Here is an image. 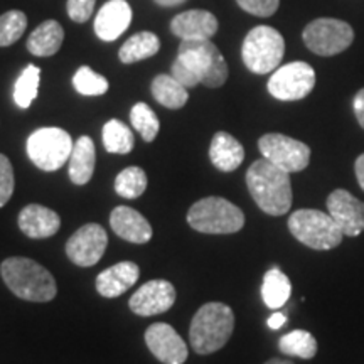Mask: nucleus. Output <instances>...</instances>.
Masks as SVG:
<instances>
[{"mask_svg": "<svg viewBox=\"0 0 364 364\" xmlns=\"http://www.w3.org/2000/svg\"><path fill=\"white\" fill-rule=\"evenodd\" d=\"M353 108H354V115H356L359 125L364 129V88L359 90L356 93V97H354Z\"/></svg>", "mask_w": 364, "mask_h": 364, "instance_id": "nucleus-38", "label": "nucleus"}, {"mask_svg": "<svg viewBox=\"0 0 364 364\" xmlns=\"http://www.w3.org/2000/svg\"><path fill=\"white\" fill-rule=\"evenodd\" d=\"M171 75L174 76V78L179 81L181 85H184L186 88H194V86L199 85V80L196 78V76L191 73L188 68H186L179 59L176 58L174 65H172V70H171Z\"/></svg>", "mask_w": 364, "mask_h": 364, "instance_id": "nucleus-37", "label": "nucleus"}, {"mask_svg": "<svg viewBox=\"0 0 364 364\" xmlns=\"http://www.w3.org/2000/svg\"><path fill=\"white\" fill-rule=\"evenodd\" d=\"M209 159L221 172H233L245 161V149L233 135L218 132L209 145Z\"/></svg>", "mask_w": 364, "mask_h": 364, "instance_id": "nucleus-21", "label": "nucleus"}, {"mask_svg": "<svg viewBox=\"0 0 364 364\" xmlns=\"http://www.w3.org/2000/svg\"><path fill=\"white\" fill-rule=\"evenodd\" d=\"M265 364H294L292 361H289V359H280V358H273L270 361H267Z\"/></svg>", "mask_w": 364, "mask_h": 364, "instance_id": "nucleus-42", "label": "nucleus"}, {"mask_svg": "<svg viewBox=\"0 0 364 364\" xmlns=\"http://www.w3.org/2000/svg\"><path fill=\"white\" fill-rule=\"evenodd\" d=\"M0 275L9 290L27 302H49L58 294L56 280L51 272L31 258H7L0 265Z\"/></svg>", "mask_w": 364, "mask_h": 364, "instance_id": "nucleus-2", "label": "nucleus"}, {"mask_svg": "<svg viewBox=\"0 0 364 364\" xmlns=\"http://www.w3.org/2000/svg\"><path fill=\"white\" fill-rule=\"evenodd\" d=\"M290 294H292V284L280 268L273 267L272 270L265 273L262 285V297L268 309L279 311L290 299Z\"/></svg>", "mask_w": 364, "mask_h": 364, "instance_id": "nucleus-24", "label": "nucleus"}, {"mask_svg": "<svg viewBox=\"0 0 364 364\" xmlns=\"http://www.w3.org/2000/svg\"><path fill=\"white\" fill-rule=\"evenodd\" d=\"M152 97L162 107L179 110L188 103V88L181 85L172 75H159L152 81Z\"/></svg>", "mask_w": 364, "mask_h": 364, "instance_id": "nucleus-25", "label": "nucleus"}, {"mask_svg": "<svg viewBox=\"0 0 364 364\" xmlns=\"http://www.w3.org/2000/svg\"><path fill=\"white\" fill-rule=\"evenodd\" d=\"M186 0H156V4L162 7H176V6H181V4H184Z\"/></svg>", "mask_w": 364, "mask_h": 364, "instance_id": "nucleus-41", "label": "nucleus"}, {"mask_svg": "<svg viewBox=\"0 0 364 364\" xmlns=\"http://www.w3.org/2000/svg\"><path fill=\"white\" fill-rule=\"evenodd\" d=\"M282 354L300 359H312L317 354V341L309 331H292L279 341Z\"/></svg>", "mask_w": 364, "mask_h": 364, "instance_id": "nucleus-28", "label": "nucleus"}, {"mask_svg": "<svg viewBox=\"0 0 364 364\" xmlns=\"http://www.w3.org/2000/svg\"><path fill=\"white\" fill-rule=\"evenodd\" d=\"M316 86V71L304 61L289 63L277 68L268 80V93L282 102H297L306 98Z\"/></svg>", "mask_w": 364, "mask_h": 364, "instance_id": "nucleus-10", "label": "nucleus"}, {"mask_svg": "<svg viewBox=\"0 0 364 364\" xmlns=\"http://www.w3.org/2000/svg\"><path fill=\"white\" fill-rule=\"evenodd\" d=\"M107 245V231L97 223H88L66 241V255L75 265L88 268L102 260Z\"/></svg>", "mask_w": 364, "mask_h": 364, "instance_id": "nucleus-12", "label": "nucleus"}, {"mask_svg": "<svg viewBox=\"0 0 364 364\" xmlns=\"http://www.w3.org/2000/svg\"><path fill=\"white\" fill-rule=\"evenodd\" d=\"M235 329V314L223 302H209L194 314L189 343L196 353L206 356L225 348Z\"/></svg>", "mask_w": 364, "mask_h": 364, "instance_id": "nucleus-3", "label": "nucleus"}, {"mask_svg": "<svg viewBox=\"0 0 364 364\" xmlns=\"http://www.w3.org/2000/svg\"><path fill=\"white\" fill-rule=\"evenodd\" d=\"M110 226L117 236L129 243L144 245L152 238V226L139 211L129 206H117L110 215Z\"/></svg>", "mask_w": 364, "mask_h": 364, "instance_id": "nucleus-18", "label": "nucleus"}, {"mask_svg": "<svg viewBox=\"0 0 364 364\" xmlns=\"http://www.w3.org/2000/svg\"><path fill=\"white\" fill-rule=\"evenodd\" d=\"M285 322H287V317L284 316V314L275 312V314H272L270 318H268L267 324H268V327H270V329H280V327L284 326Z\"/></svg>", "mask_w": 364, "mask_h": 364, "instance_id": "nucleus-40", "label": "nucleus"}, {"mask_svg": "<svg viewBox=\"0 0 364 364\" xmlns=\"http://www.w3.org/2000/svg\"><path fill=\"white\" fill-rule=\"evenodd\" d=\"M65 41V31L59 22L46 21L33 31V34L27 39V49L31 54L39 58L54 56L61 49Z\"/></svg>", "mask_w": 364, "mask_h": 364, "instance_id": "nucleus-23", "label": "nucleus"}, {"mask_svg": "<svg viewBox=\"0 0 364 364\" xmlns=\"http://www.w3.org/2000/svg\"><path fill=\"white\" fill-rule=\"evenodd\" d=\"M73 86L83 97H100L108 91V80L95 73L90 66H81L73 76Z\"/></svg>", "mask_w": 364, "mask_h": 364, "instance_id": "nucleus-32", "label": "nucleus"}, {"mask_svg": "<svg viewBox=\"0 0 364 364\" xmlns=\"http://www.w3.org/2000/svg\"><path fill=\"white\" fill-rule=\"evenodd\" d=\"M247 186L253 201L270 216H284L292 206L290 174L265 157L255 161L247 171Z\"/></svg>", "mask_w": 364, "mask_h": 364, "instance_id": "nucleus-1", "label": "nucleus"}, {"mask_svg": "<svg viewBox=\"0 0 364 364\" xmlns=\"http://www.w3.org/2000/svg\"><path fill=\"white\" fill-rule=\"evenodd\" d=\"M132 17L134 14L127 0H108L95 17V33L102 41L112 43L129 29Z\"/></svg>", "mask_w": 364, "mask_h": 364, "instance_id": "nucleus-16", "label": "nucleus"}, {"mask_svg": "<svg viewBox=\"0 0 364 364\" xmlns=\"http://www.w3.org/2000/svg\"><path fill=\"white\" fill-rule=\"evenodd\" d=\"M176 302V289L167 280H150L140 287L129 300L130 311L136 316H157L167 312Z\"/></svg>", "mask_w": 364, "mask_h": 364, "instance_id": "nucleus-14", "label": "nucleus"}, {"mask_svg": "<svg viewBox=\"0 0 364 364\" xmlns=\"http://www.w3.org/2000/svg\"><path fill=\"white\" fill-rule=\"evenodd\" d=\"M245 12L258 17H270L279 11L280 0H236Z\"/></svg>", "mask_w": 364, "mask_h": 364, "instance_id": "nucleus-35", "label": "nucleus"}, {"mask_svg": "<svg viewBox=\"0 0 364 364\" xmlns=\"http://www.w3.org/2000/svg\"><path fill=\"white\" fill-rule=\"evenodd\" d=\"M14 186H16V181H14L12 164L4 154H0V208L11 201Z\"/></svg>", "mask_w": 364, "mask_h": 364, "instance_id": "nucleus-34", "label": "nucleus"}, {"mask_svg": "<svg viewBox=\"0 0 364 364\" xmlns=\"http://www.w3.org/2000/svg\"><path fill=\"white\" fill-rule=\"evenodd\" d=\"M218 19L208 11H186L176 16L171 22L172 34L182 41L211 39L218 33Z\"/></svg>", "mask_w": 364, "mask_h": 364, "instance_id": "nucleus-17", "label": "nucleus"}, {"mask_svg": "<svg viewBox=\"0 0 364 364\" xmlns=\"http://www.w3.org/2000/svg\"><path fill=\"white\" fill-rule=\"evenodd\" d=\"M102 140L107 152L110 154H129L135 145V139L132 130L124 124V122L117 120V118H113V120L105 124L102 132Z\"/></svg>", "mask_w": 364, "mask_h": 364, "instance_id": "nucleus-27", "label": "nucleus"}, {"mask_svg": "<svg viewBox=\"0 0 364 364\" xmlns=\"http://www.w3.org/2000/svg\"><path fill=\"white\" fill-rule=\"evenodd\" d=\"M304 43L318 56H334L346 51L354 41V31L348 22L322 17L309 24L302 33Z\"/></svg>", "mask_w": 364, "mask_h": 364, "instance_id": "nucleus-9", "label": "nucleus"}, {"mask_svg": "<svg viewBox=\"0 0 364 364\" xmlns=\"http://www.w3.org/2000/svg\"><path fill=\"white\" fill-rule=\"evenodd\" d=\"M285 54V41L275 27L257 26L247 34L241 46L245 66L255 75H267L280 66Z\"/></svg>", "mask_w": 364, "mask_h": 364, "instance_id": "nucleus-7", "label": "nucleus"}, {"mask_svg": "<svg viewBox=\"0 0 364 364\" xmlns=\"http://www.w3.org/2000/svg\"><path fill=\"white\" fill-rule=\"evenodd\" d=\"M262 156L280 167L282 171L294 174L304 171L311 162V149L300 140L282 134H267L258 140Z\"/></svg>", "mask_w": 364, "mask_h": 364, "instance_id": "nucleus-11", "label": "nucleus"}, {"mask_svg": "<svg viewBox=\"0 0 364 364\" xmlns=\"http://www.w3.org/2000/svg\"><path fill=\"white\" fill-rule=\"evenodd\" d=\"M188 223L199 233L231 235L238 233L245 226V215L238 206H235L228 199L211 196L191 206Z\"/></svg>", "mask_w": 364, "mask_h": 364, "instance_id": "nucleus-4", "label": "nucleus"}, {"mask_svg": "<svg viewBox=\"0 0 364 364\" xmlns=\"http://www.w3.org/2000/svg\"><path fill=\"white\" fill-rule=\"evenodd\" d=\"M177 59L208 88H220L228 80V65L209 39L182 41Z\"/></svg>", "mask_w": 364, "mask_h": 364, "instance_id": "nucleus-5", "label": "nucleus"}, {"mask_svg": "<svg viewBox=\"0 0 364 364\" xmlns=\"http://www.w3.org/2000/svg\"><path fill=\"white\" fill-rule=\"evenodd\" d=\"M41 81V70L36 65H27L14 85V102L19 108H29L38 98Z\"/></svg>", "mask_w": 364, "mask_h": 364, "instance_id": "nucleus-29", "label": "nucleus"}, {"mask_svg": "<svg viewBox=\"0 0 364 364\" xmlns=\"http://www.w3.org/2000/svg\"><path fill=\"white\" fill-rule=\"evenodd\" d=\"M145 343L150 353L164 364H184L188 361V344L169 324L157 322L145 331Z\"/></svg>", "mask_w": 364, "mask_h": 364, "instance_id": "nucleus-13", "label": "nucleus"}, {"mask_svg": "<svg viewBox=\"0 0 364 364\" xmlns=\"http://www.w3.org/2000/svg\"><path fill=\"white\" fill-rule=\"evenodd\" d=\"M95 164H97V150H95L93 140L86 135L80 136L73 145V152L68 161L70 179L76 186H85L93 177Z\"/></svg>", "mask_w": 364, "mask_h": 364, "instance_id": "nucleus-22", "label": "nucleus"}, {"mask_svg": "<svg viewBox=\"0 0 364 364\" xmlns=\"http://www.w3.org/2000/svg\"><path fill=\"white\" fill-rule=\"evenodd\" d=\"M354 172H356V179H358L359 188L364 191V154H361V156L356 159V164H354Z\"/></svg>", "mask_w": 364, "mask_h": 364, "instance_id": "nucleus-39", "label": "nucleus"}, {"mask_svg": "<svg viewBox=\"0 0 364 364\" xmlns=\"http://www.w3.org/2000/svg\"><path fill=\"white\" fill-rule=\"evenodd\" d=\"M289 230L300 243L318 252L339 247L344 238L329 213L318 209H299L289 218Z\"/></svg>", "mask_w": 364, "mask_h": 364, "instance_id": "nucleus-6", "label": "nucleus"}, {"mask_svg": "<svg viewBox=\"0 0 364 364\" xmlns=\"http://www.w3.org/2000/svg\"><path fill=\"white\" fill-rule=\"evenodd\" d=\"M159 49H161V41H159L157 36L149 33V31H144V33H136L125 41L120 51H118V58L125 65H132V63L152 58L154 54L159 53Z\"/></svg>", "mask_w": 364, "mask_h": 364, "instance_id": "nucleus-26", "label": "nucleus"}, {"mask_svg": "<svg viewBox=\"0 0 364 364\" xmlns=\"http://www.w3.org/2000/svg\"><path fill=\"white\" fill-rule=\"evenodd\" d=\"M27 27V17L21 11H9L0 16V48H7L22 38Z\"/></svg>", "mask_w": 364, "mask_h": 364, "instance_id": "nucleus-33", "label": "nucleus"}, {"mask_svg": "<svg viewBox=\"0 0 364 364\" xmlns=\"http://www.w3.org/2000/svg\"><path fill=\"white\" fill-rule=\"evenodd\" d=\"M71 135L58 127H44L27 139V156L41 171L53 172L61 169L70 161L73 152Z\"/></svg>", "mask_w": 364, "mask_h": 364, "instance_id": "nucleus-8", "label": "nucleus"}, {"mask_svg": "<svg viewBox=\"0 0 364 364\" xmlns=\"http://www.w3.org/2000/svg\"><path fill=\"white\" fill-rule=\"evenodd\" d=\"M19 228L26 236L33 240H44L54 236L61 226V218L53 209L41 206V204H29L21 211Z\"/></svg>", "mask_w": 364, "mask_h": 364, "instance_id": "nucleus-19", "label": "nucleus"}, {"mask_svg": "<svg viewBox=\"0 0 364 364\" xmlns=\"http://www.w3.org/2000/svg\"><path fill=\"white\" fill-rule=\"evenodd\" d=\"M130 122L132 125H134V129L142 135L145 142H152L157 136L159 130H161L159 118L147 103L134 105V108H132L130 112Z\"/></svg>", "mask_w": 364, "mask_h": 364, "instance_id": "nucleus-31", "label": "nucleus"}, {"mask_svg": "<svg viewBox=\"0 0 364 364\" xmlns=\"http://www.w3.org/2000/svg\"><path fill=\"white\" fill-rule=\"evenodd\" d=\"M95 4L97 0H68L66 11L71 21L83 24L91 17V14L95 11Z\"/></svg>", "mask_w": 364, "mask_h": 364, "instance_id": "nucleus-36", "label": "nucleus"}, {"mask_svg": "<svg viewBox=\"0 0 364 364\" xmlns=\"http://www.w3.org/2000/svg\"><path fill=\"white\" fill-rule=\"evenodd\" d=\"M140 268L134 262H120L97 277V290L105 299H115L124 295L130 287L136 284Z\"/></svg>", "mask_w": 364, "mask_h": 364, "instance_id": "nucleus-20", "label": "nucleus"}, {"mask_svg": "<svg viewBox=\"0 0 364 364\" xmlns=\"http://www.w3.org/2000/svg\"><path fill=\"white\" fill-rule=\"evenodd\" d=\"M327 213L334 218L344 236L354 238L364 231V203L346 189L332 191L327 198Z\"/></svg>", "mask_w": 364, "mask_h": 364, "instance_id": "nucleus-15", "label": "nucleus"}, {"mask_svg": "<svg viewBox=\"0 0 364 364\" xmlns=\"http://www.w3.org/2000/svg\"><path fill=\"white\" fill-rule=\"evenodd\" d=\"M147 189V174L140 167H127L117 176L115 191L118 196L125 199L140 198Z\"/></svg>", "mask_w": 364, "mask_h": 364, "instance_id": "nucleus-30", "label": "nucleus"}]
</instances>
